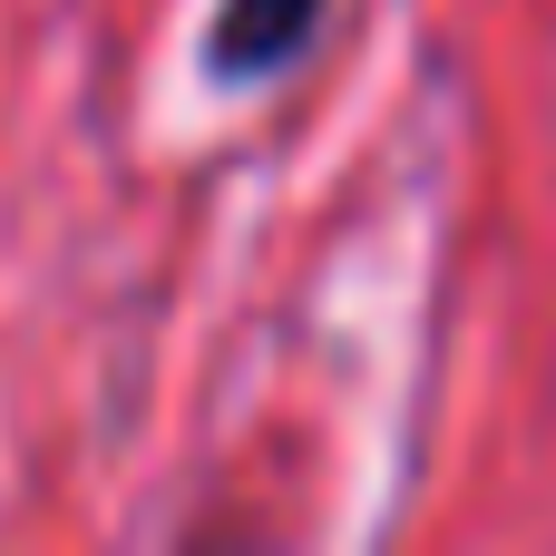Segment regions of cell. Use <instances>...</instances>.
I'll return each instance as SVG.
<instances>
[{
	"label": "cell",
	"instance_id": "6da1fadb",
	"mask_svg": "<svg viewBox=\"0 0 556 556\" xmlns=\"http://www.w3.org/2000/svg\"><path fill=\"white\" fill-rule=\"evenodd\" d=\"M323 29V0H215V29H205V78L225 88H264L283 78Z\"/></svg>",
	"mask_w": 556,
	"mask_h": 556
}]
</instances>
